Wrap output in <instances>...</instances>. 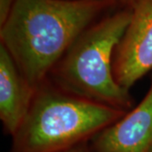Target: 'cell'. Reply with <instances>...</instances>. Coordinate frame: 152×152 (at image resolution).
Returning a JSON list of instances; mask_svg holds the SVG:
<instances>
[{"mask_svg": "<svg viewBox=\"0 0 152 152\" xmlns=\"http://www.w3.org/2000/svg\"><path fill=\"white\" fill-rule=\"evenodd\" d=\"M115 0H16L0 26V45L37 88L82 33Z\"/></svg>", "mask_w": 152, "mask_h": 152, "instance_id": "6da1fadb", "label": "cell"}, {"mask_svg": "<svg viewBox=\"0 0 152 152\" xmlns=\"http://www.w3.org/2000/svg\"><path fill=\"white\" fill-rule=\"evenodd\" d=\"M127 112L68 93L47 80L32 102L10 152H64L89 143Z\"/></svg>", "mask_w": 152, "mask_h": 152, "instance_id": "7a4b0ae2", "label": "cell"}, {"mask_svg": "<svg viewBox=\"0 0 152 152\" xmlns=\"http://www.w3.org/2000/svg\"><path fill=\"white\" fill-rule=\"evenodd\" d=\"M127 8L93 23L72 44L48 79L66 92L129 112L134 99L113 75L115 49L130 21Z\"/></svg>", "mask_w": 152, "mask_h": 152, "instance_id": "3957f363", "label": "cell"}, {"mask_svg": "<svg viewBox=\"0 0 152 152\" xmlns=\"http://www.w3.org/2000/svg\"><path fill=\"white\" fill-rule=\"evenodd\" d=\"M130 21L115 49L116 81L127 90L152 71V0H134Z\"/></svg>", "mask_w": 152, "mask_h": 152, "instance_id": "277c9868", "label": "cell"}, {"mask_svg": "<svg viewBox=\"0 0 152 152\" xmlns=\"http://www.w3.org/2000/svg\"><path fill=\"white\" fill-rule=\"evenodd\" d=\"M96 152H149L152 149V76L145 97L119 120L95 136Z\"/></svg>", "mask_w": 152, "mask_h": 152, "instance_id": "5b68a950", "label": "cell"}, {"mask_svg": "<svg viewBox=\"0 0 152 152\" xmlns=\"http://www.w3.org/2000/svg\"><path fill=\"white\" fill-rule=\"evenodd\" d=\"M35 91L36 88L0 45V120L5 134L12 136L19 129L31 107Z\"/></svg>", "mask_w": 152, "mask_h": 152, "instance_id": "8992f818", "label": "cell"}, {"mask_svg": "<svg viewBox=\"0 0 152 152\" xmlns=\"http://www.w3.org/2000/svg\"><path fill=\"white\" fill-rule=\"evenodd\" d=\"M16 0H0V26L7 20Z\"/></svg>", "mask_w": 152, "mask_h": 152, "instance_id": "52a82bcc", "label": "cell"}, {"mask_svg": "<svg viewBox=\"0 0 152 152\" xmlns=\"http://www.w3.org/2000/svg\"><path fill=\"white\" fill-rule=\"evenodd\" d=\"M64 152H96L95 150L93 149V147L91 145V142L89 143H85V144H82L80 145H78V146L75 147V148H72L70 150Z\"/></svg>", "mask_w": 152, "mask_h": 152, "instance_id": "ba28073f", "label": "cell"}, {"mask_svg": "<svg viewBox=\"0 0 152 152\" xmlns=\"http://www.w3.org/2000/svg\"><path fill=\"white\" fill-rule=\"evenodd\" d=\"M134 0H115L116 4H121L124 5H128L129 7L131 5V4L134 2Z\"/></svg>", "mask_w": 152, "mask_h": 152, "instance_id": "9c48e42d", "label": "cell"}, {"mask_svg": "<svg viewBox=\"0 0 152 152\" xmlns=\"http://www.w3.org/2000/svg\"><path fill=\"white\" fill-rule=\"evenodd\" d=\"M149 152H152V149H151V151H149Z\"/></svg>", "mask_w": 152, "mask_h": 152, "instance_id": "30bf717a", "label": "cell"}]
</instances>
